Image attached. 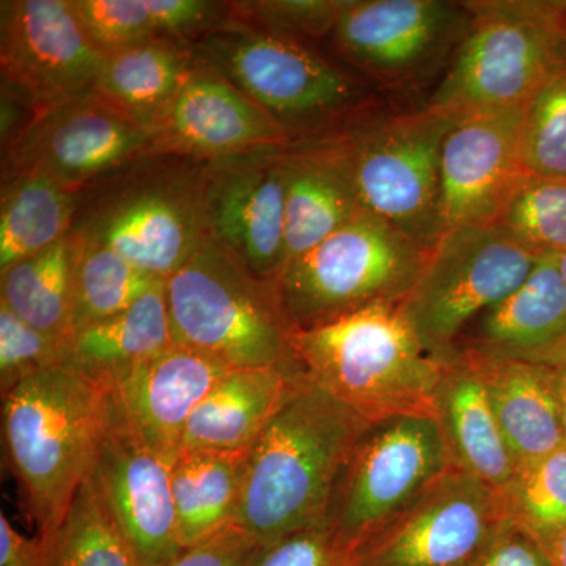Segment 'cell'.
<instances>
[{
  "mask_svg": "<svg viewBox=\"0 0 566 566\" xmlns=\"http://www.w3.org/2000/svg\"><path fill=\"white\" fill-rule=\"evenodd\" d=\"M468 22L465 3L346 0L331 40L365 76L387 88H411L453 57Z\"/></svg>",
  "mask_w": 566,
  "mask_h": 566,
  "instance_id": "obj_13",
  "label": "cell"
},
{
  "mask_svg": "<svg viewBox=\"0 0 566 566\" xmlns=\"http://www.w3.org/2000/svg\"><path fill=\"white\" fill-rule=\"evenodd\" d=\"M463 353L479 368L499 427L520 463L566 444L556 368Z\"/></svg>",
  "mask_w": 566,
  "mask_h": 566,
  "instance_id": "obj_25",
  "label": "cell"
},
{
  "mask_svg": "<svg viewBox=\"0 0 566 566\" xmlns=\"http://www.w3.org/2000/svg\"><path fill=\"white\" fill-rule=\"evenodd\" d=\"M455 349L560 367L566 360V289L556 255L542 256L520 289L469 324Z\"/></svg>",
  "mask_w": 566,
  "mask_h": 566,
  "instance_id": "obj_21",
  "label": "cell"
},
{
  "mask_svg": "<svg viewBox=\"0 0 566 566\" xmlns=\"http://www.w3.org/2000/svg\"><path fill=\"white\" fill-rule=\"evenodd\" d=\"M0 566H50V553L39 536L20 534L6 513L0 515Z\"/></svg>",
  "mask_w": 566,
  "mask_h": 566,
  "instance_id": "obj_43",
  "label": "cell"
},
{
  "mask_svg": "<svg viewBox=\"0 0 566 566\" xmlns=\"http://www.w3.org/2000/svg\"><path fill=\"white\" fill-rule=\"evenodd\" d=\"M174 345L166 281H159L122 314L71 335L66 365L114 386L140 364Z\"/></svg>",
  "mask_w": 566,
  "mask_h": 566,
  "instance_id": "obj_26",
  "label": "cell"
},
{
  "mask_svg": "<svg viewBox=\"0 0 566 566\" xmlns=\"http://www.w3.org/2000/svg\"><path fill=\"white\" fill-rule=\"evenodd\" d=\"M556 385L558 395V405H560L562 422L566 436V360L560 367L556 368Z\"/></svg>",
  "mask_w": 566,
  "mask_h": 566,
  "instance_id": "obj_45",
  "label": "cell"
},
{
  "mask_svg": "<svg viewBox=\"0 0 566 566\" xmlns=\"http://www.w3.org/2000/svg\"><path fill=\"white\" fill-rule=\"evenodd\" d=\"M543 546L546 547L553 566H566V528Z\"/></svg>",
  "mask_w": 566,
  "mask_h": 566,
  "instance_id": "obj_44",
  "label": "cell"
},
{
  "mask_svg": "<svg viewBox=\"0 0 566 566\" xmlns=\"http://www.w3.org/2000/svg\"><path fill=\"white\" fill-rule=\"evenodd\" d=\"M300 376V367L233 368L197 406L181 449H251Z\"/></svg>",
  "mask_w": 566,
  "mask_h": 566,
  "instance_id": "obj_24",
  "label": "cell"
},
{
  "mask_svg": "<svg viewBox=\"0 0 566 566\" xmlns=\"http://www.w3.org/2000/svg\"><path fill=\"white\" fill-rule=\"evenodd\" d=\"M558 273H560L562 281L565 283L566 289V251L557 253L556 255Z\"/></svg>",
  "mask_w": 566,
  "mask_h": 566,
  "instance_id": "obj_46",
  "label": "cell"
},
{
  "mask_svg": "<svg viewBox=\"0 0 566 566\" xmlns=\"http://www.w3.org/2000/svg\"><path fill=\"white\" fill-rule=\"evenodd\" d=\"M434 412L453 463L504 493L520 461L499 427L479 368L460 349L444 359Z\"/></svg>",
  "mask_w": 566,
  "mask_h": 566,
  "instance_id": "obj_22",
  "label": "cell"
},
{
  "mask_svg": "<svg viewBox=\"0 0 566 566\" xmlns=\"http://www.w3.org/2000/svg\"><path fill=\"white\" fill-rule=\"evenodd\" d=\"M81 240L70 233L44 251L0 271V303L36 331L69 344Z\"/></svg>",
  "mask_w": 566,
  "mask_h": 566,
  "instance_id": "obj_29",
  "label": "cell"
},
{
  "mask_svg": "<svg viewBox=\"0 0 566 566\" xmlns=\"http://www.w3.org/2000/svg\"><path fill=\"white\" fill-rule=\"evenodd\" d=\"M346 0H260L229 3L230 14L304 41L333 35Z\"/></svg>",
  "mask_w": 566,
  "mask_h": 566,
  "instance_id": "obj_37",
  "label": "cell"
},
{
  "mask_svg": "<svg viewBox=\"0 0 566 566\" xmlns=\"http://www.w3.org/2000/svg\"><path fill=\"white\" fill-rule=\"evenodd\" d=\"M223 6L207 0H147L156 35L186 44L197 36L203 39L229 18L222 11H229L230 6Z\"/></svg>",
  "mask_w": 566,
  "mask_h": 566,
  "instance_id": "obj_40",
  "label": "cell"
},
{
  "mask_svg": "<svg viewBox=\"0 0 566 566\" xmlns=\"http://www.w3.org/2000/svg\"><path fill=\"white\" fill-rule=\"evenodd\" d=\"M502 495L506 516L545 545L566 528V444L517 465Z\"/></svg>",
  "mask_w": 566,
  "mask_h": 566,
  "instance_id": "obj_33",
  "label": "cell"
},
{
  "mask_svg": "<svg viewBox=\"0 0 566 566\" xmlns=\"http://www.w3.org/2000/svg\"><path fill=\"white\" fill-rule=\"evenodd\" d=\"M232 368L172 345L111 386L123 419L142 442L172 463L197 406Z\"/></svg>",
  "mask_w": 566,
  "mask_h": 566,
  "instance_id": "obj_20",
  "label": "cell"
},
{
  "mask_svg": "<svg viewBox=\"0 0 566 566\" xmlns=\"http://www.w3.org/2000/svg\"><path fill=\"white\" fill-rule=\"evenodd\" d=\"M505 520L501 493L453 464L354 549L356 566H472Z\"/></svg>",
  "mask_w": 566,
  "mask_h": 566,
  "instance_id": "obj_12",
  "label": "cell"
},
{
  "mask_svg": "<svg viewBox=\"0 0 566 566\" xmlns=\"http://www.w3.org/2000/svg\"><path fill=\"white\" fill-rule=\"evenodd\" d=\"M367 424L301 371L249 449L234 524L259 547L327 526L335 483Z\"/></svg>",
  "mask_w": 566,
  "mask_h": 566,
  "instance_id": "obj_1",
  "label": "cell"
},
{
  "mask_svg": "<svg viewBox=\"0 0 566 566\" xmlns=\"http://www.w3.org/2000/svg\"><path fill=\"white\" fill-rule=\"evenodd\" d=\"M80 193L40 172L2 180L0 271L70 234Z\"/></svg>",
  "mask_w": 566,
  "mask_h": 566,
  "instance_id": "obj_30",
  "label": "cell"
},
{
  "mask_svg": "<svg viewBox=\"0 0 566 566\" xmlns=\"http://www.w3.org/2000/svg\"><path fill=\"white\" fill-rule=\"evenodd\" d=\"M62 342L48 337L0 303V390L9 394L32 376L66 365Z\"/></svg>",
  "mask_w": 566,
  "mask_h": 566,
  "instance_id": "obj_36",
  "label": "cell"
},
{
  "mask_svg": "<svg viewBox=\"0 0 566 566\" xmlns=\"http://www.w3.org/2000/svg\"><path fill=\"white\" fill-rule=\"evenodd\" d=\"M472 566H553L539 539L506 516Z\"/></svg>",
  "mask_w": 566,
  "mask_h": 566,
  "instance_id": "obj_41",
  "label": "cell"
},
{
  "mask_svg": "<svg viewBox=\"0 0 566 566\" xmlns=\"http://www.w3.org/2000/svg\"><path fill=\"white\" fill-rule=\"evenodd\" d=\"M166 294L174 345L232 370L300 367L274 283L256 277L214 238L166 279Z\"/></svg>",
  "mask_w": 566,
  "mask_h": 566,
  "instance_id": "obj_8",
  "label": "cell"
},
{
  "mask_svg": "<svg viewBox=\"0 0 566 566\" xmlns=\"http://www.w3.org/2000/svg\"><path fill=\"white\" fill-rule=\"evenodd\" d=\"M48 553L50 566H144L91 479L74 495Z\"/></svg>",
  "mask_w": 566,
  "mask_h": 566,
  "instance_id": "obj_32",
  "label": "cell"
},
{
  "mask_svg": "<svg viewBox=\"0 0 566 566\" xmlns=\"http://www.w3.org/2000/svg\"><path fill=\"white\" fill-rule=\"evenodd\" d=\"M111 415V386L70 365L32 376L2 395L6 461L46 547L91 479Z\"/></svg>",
  "mask_w": 566,
  "mask_h": 566,
  "instance_id": "obj_2",
  "label": "cell"
},
{
  "mask_svg": "<svg viewBox=\"0 0 566 566\" xmlns=\"http://www.w3.org/2000/svg\"><path fill=\"white\" fill-rule=\"evenodd\" d=\"M248 566H356V553L319 526L256 547Z\"/></svg>",
  "mask_w": 566,
  "mask_h": 566,
  "instance_id": "obj_39",
  "label": "cell"
},
{
  "mask_svg": "<svg viewBox=\"0 0 566 566\" xmlns=\"http://www.w3.org/2000/svg\"><path fill=\"white\" fill-rule=\"evenodd\" d=\"M301 371L365 422L434 417L446 357L431 353L400 305H375L312 329H293Z\"/></svg>",
  "mask_w": 566,
  "mask_h": 566,
  "instance_id": "obj_4",
  "label": "cell"
},
{
  "mask_svg": "<svg viewBox=\"0 0 566 566\" xmlns=\"http://www.w3.org/2000/svg\"><path fill=\"white\" fill-rule=\"evenodd\" d=\"M285 147L212 159L208 169L210 237L268 283L285 260Z\"/></svg>",
  "mask_w": 566,
  "mask_h": 566,
  "instance_id": "obj_16",
  "label": "cell"
},
{
  "mask_svg": "<svg viewBox=\"0 0 566 566\" xmlns=\"http://www.w3.org/2000/svg\"><path fill=\"white\" fill-rule=\"evenodd\" d=\"M465 6L468 28L428 106L455 123L524 109L566 66V0Z\"/></svg>",
  "mask_w": 566,
  "mask_h": 566,
  "instance_id": "obj_5",
  "label": "cell"
},
{
  "mask_svg": "<svg viewBox=\"0 0 566 566\" xmlns=\"http://www.w3.org/2000/svg\"><path fill=\"white\" fill-rule=\"evenodd\" d=\"M539 259L497 223L447 230L401 312L422 344L447 357L469 324L520 289Z\"/></svg>",
  "mask_w": 566,
  "mask_h": 566,
  "instance_id": "obj_10",
  "label": "cell"
},
{
  "mask_svg": "<svg viewBox=\"0 0 566 566\" xmlns=\"http://www.w3.org/2000/svg\"><path fill=\"white\" fill-rule=\"evenodd\" d=\"M151 136L125 112L93 92L36 112L3 150V178L48 175L74 192L147 155Z\"/></svg>",
  "mask_w": 566,
  "mask_h": 566,
  "instance_id": "obj_14",
  "label": "cell"
},
{
  "mask_svg": "<svg viewBox=\"0 0 566 566\" xmlns=\"http://www.w3.org/2000/svg\"><path fill=\"white\" fill-rule=\"evenodd\" d=\"M520 147L528 175L566 180V66L524 109Z\"/></svg>",
  "mask_w": 566,
  "mask_h": 566,
  "instance_id": "obj_35",
  "label": "cell"
},
{
  "mask_svg": "<svg viewBox=\"0 0 566 566\" xmlns=\"http://www.w3.org/2000/svg\"><path fill=\"white\" fill-rule=\"evenodd\" d=\"M81 243L74 275L73 334L122 314L163 281L134 266L114 249L88 241Z\"/></svg>",
  "mask_w": 566,
  "mask_h": 566,
  "instance_id": "obj_31",
  "label": "cell"
},
{
  "mask_svg": "<svg viewBox=\"0 0 566 566\" xmlns=\"http://www.w3.org/2000/svg\"><path fill=\"white\" fill-rule=\"evenodd\" d=\"M192 51L274 118L292 142L333 132L376 104L367 85L308 41L238 20L230 11Z\"/></svg>",
  "mask_w": 566,
  "mask_h": 566,
  "instance_id": "obj_7",
  "label": "cell"
},
{
  "mask_svg": "<svg viewBox=\"0 0 566 566\" xmlns=\"http://www.w3.org/2000/svg\"><path fill=\"white\" fill-rule=\"evenodd\" d=\"M285 185L282 271L364 211L344 166L319 137L286 145Z\"/></svg>",
  "mask_w": 566,
  "mask_h": 566,
  "instance_id": "obj_23",
  "label": "cell"
},
{
  "mask_svg": "<svg viewBox=\"0 0 566 566\" xmlns=\"http://www.w3.org/2000/svg\"><path fill=\"white\" fill-rule=\"evenodd\" d=\"M428 251L367 211L286 264L274 283L293 329L333 323L375 305H400Z\"/></svg>",
  "mask_w": 566,
  "mask_h": 566,
  "instance_id": "obj_9",
  "label": "cell"
},
{
  "mask_svg": "<svg viewBox=\"0 0 566 566\" xmlns=\"http://www.w3.org/2000/svg\"><path fill=\"white\" fill-rule=\"evenodd\" d=\"M249 449H181L170 463L182 547L232 526L240 506Z\"/></svg>",
  "mask_w": 566,
  "mask_h": 566,
  "instance_id": "obj_28",
  "label": "cell"
},
{
  "mask_svg": "<svg viewBox=\"0 0 566 566\" xmlns=\"http://www.w3.org/2000/svg\"><path fill=\"white\" fill-rule=\"evenodd\" d=\"M453 464L434 417L397 416L368 423L335 483L327 527L356 549Z\"/></svg>",
  "mask_w": 566,
  "mask_h": 566,
  "instance_id": "obj_11",
  "label": "cell"
},
{
  "mask_svg": "<svg viewBox=\"0 0 566 566\" xmlns=\"http://www.w3.org/2000/svg\"><path fill=\"white\" fill-rule=\"evenodd\" d=\"M2 92L40 112L95 92L104 52L70 0L0 3Z\"/></svg>",
  "mask_w": 566,
  "mask_h": 566,
  "instance_id": "obj_15",
  "label": "cell"
},
{
  "mask_svg": "<svg viewBox=\"0 0 566 566\" xmlns=\"http://www.w3.org/2000/svg\"><path fill=\"white\" fill-rule=\"evenodd\" d=\"M150 136L148 153H169L203 161L285 147L292 142L262 107L197 57Z\"/></svg>",
  "mask_w": 566,
  "mask_h": 566,
  "instance_id": "obj_19",
  "label": "cell"
},
{
  "mask_svg": "<svg viewBox=\"0 0 566 566\" xmlns=\"http://www.w3.org/2000/svg\"><path fill=\"white\" fill-rule=\"evenodd\" d=\"M192 44L153 39L104 54L95 92L148 133L191 73Z\"/></svg>",
  "mask_w": 566,
  "mask_h": 566,
  "instance_id": "obj_27",
  "label": "cell"
},
{
  "mask_svg": "<svg viewBox=\"0 0 566 566\" xmlns=\"http://www.w3.org/2000/svg\"><path fill=\"white\" fill-rule=\"evenodd\" d=\"M210 161L147 153L81 191L71 232L169 279L210 237Z\"/></svg>",
  "mask_w": 566,
  "mask_h": 566,
  "instance_id": "obj_3",
  "label": "cell"
},
{
  "mask_svg": "<svg viewBox=\"0 0 566 566\" xmlns=\"http://www.w3.org/2000/svg\"><path fill=\"white\" fill-rule=\"evenodd\" d=\"M256 547L251 536L233 523L205 542L185 547L164 566H248Z\"/></svg>",
  "mask_w": 566,
  "mask_h": 566,
  "instance_id": "obj_42",
  "label": "cell"
},
{
  "mask_svg": "<svg viewBox=\"0 0 566 566\" xmlns=\"http://www.w3.org/2000/svg\"><path fill=\"white\" fill-rule=\"evenodd\" d=\"M93 43L107 52L159 39L147 0H70Z\"/></svg>",
  "mask_w": 566,
  "mask_h": 566,
  "instance_id": "obj_38",
  "label": "cell"
},
{
  "mask_svg": "<svg viewBox=\"0 0 566 566\" xmlns=\"http://www.w3.org/2000/svg\"><path fill=\"white\" fill-rule=\"evenodd\" d=\"M524 109L465 118L447 136L441 159L444 233L460 227L494 226L532 177L521 159Z\"/></svg>",
  "mask_w": 566,
  "mask_h": 566,
  "instance_id": "obj_18",
  "label": "cell"
},
{
  "mask_svg": "<svg viewBox=\"0 0 566 566\" xmlns=\"http://www.w3.org/2000/svg\"><path fill=\"white\" fill-rule=\"evenodd\" d=\"M453 126L428 104L400 112L374 104L316 137L344 166L360 208L430 251L444 234L441 159Z\"/></svg>",
  "mask_w": 566,
  "mask_h": 566,
  "instance_id": "obj_6",
  "label": "cell"
},
{
  "mask_svg": "<svg viewBox=\"0 0 566 566\" xmlns=\"http://www.w3.org/2000/svg\"><path fill=\"white\" fill-rule=\"evenodd\" d=\"M91 480L142 565H167L185 549L178 532L170 463L140 441L114 398L109 427Z\"/></svg>",
  "mask_w": 566,
  "mask_h": 566,
  "instance_id": "obj_17",
  "label": "cell"
},
{
  "mask_svg": "<svg viewBox=\"0 0 566 566\" xmlns=\"http://www.w3.org/2000/svg\"><path fill=\"white\" fill-rule=\"evenodd\" d=\"M497 226L504 227L536 255L566 251V180L531 177L505 208Z\"/></svg>",
  "mask_w": 566,
  "mask_h": 566,
  "instance_id": "obj_34",
  "label": "cell"
}]
</instances>
